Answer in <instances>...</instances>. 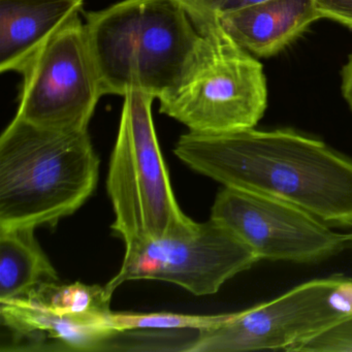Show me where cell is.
Here are the masks:
<instances>
[{
  "label": "cell",
  "instance_id": "cell-1",
  "mask_svg": "<svg viewBox=\"0 0 352 352\" xmlns=\"http://www.w3.org/2000/svg\"><path fill=\"white\" fill-rule=\"evenodd\" d=\"M224 187L294 204L329 226L352 228V160L292 129L189 131L174 149Z\"/></svg>",
  "mask_w": 352,
  "mask_h": 352
},
{
  "label": "cell",
  "instance_id": "cell-2",
  "mask_svg": "<svg viewBox=\"0 0 352 352\" xmlns=\"http://www.w3.org/2000/svg\"><path fill=\"white\" fill-rule=\"evenodd\" d=\"M87 131L38 126L15 116L0 137V228L56 226L98 185Z\"/></svg>",
  "mask_w": 352,
  "mask_h": 352
},
{
  "label": "cell",
  "instance_id": "cell-3",
  "mask_svg": "<svg viewBox=\"0 0 352 352\" xmlns=\"http://www.w3.org/2000/svg\"><path fill=\"white\" fill-rule=\"evenodd\" d=\"M102 94L160 100L188 69L201 32L178 0H122L85 15Z\"/></svg>",
  "mask_w": 352,
  "mask_h": 352
},
{
  "label": "cell",
  "instance_id": "cell-4",
  "mask_svg": "<svg viewBox=\"0 0 352 352\" xmlns=\"http://www.w3.org/2000/svg\"><path fill=\"white\" fill-rule=\"evenodd\" d=\"M123 98L107 178L115 214L112 230L125 246L190 234L199 223L183 213L170 185L152 118L155 98L140 90Z\"/></svg>",
  "mask_w": 352,
  "mask_h": 352
},
{
  "label": "cell",
  "instance_id": "cell-5",
  "mask_svg": "<svg viewBox=\"0 0 352 352\" xmlns=\"http://www.w3.org/2000/svg\"><path fill=\"white\" fill-rule=\"evenodd\" d=\"M199 30L197 52L178 85L160 98V113L193 133L254 129L267 106L263 65L222 30L217 18Z\"/></svg>",
  "mask_w": 352,
  "mask_h": 352
},
{
  "label": "cell",
  "instance_id": "cell-6",
  "mask_svg": "<svg viewBox=\"0 0 352 352\" xmlns=\"http://www.w3.org/2000/svg\"><path fill=\"white\" fill-rule=\"evenodd\" d=\"M352 314V279L343 276L311 280L269 302L241 312L220 314L199 331L185 351L285 350Z\"/></svg>",
  "mask_w": 352,
  "mask_h": 352
},
{
  "label": "cell",
  "instance_id": "cell-7",
  "mask_svg": "<svg viewBox=\"0 0 352 352\" xmlns=\"http://www.w3.org/2000/svg\"><path fill=\"white\" fill-rule=\"evenodd\" d=\"M20 74L16 117L47 129L87 131L104 94L79 16L55 32Z\"/></svg>",
  "mask_w": 352,
  "mask_h": 352
},
{
  "label": "cell",
  "instance_id": "cell-8",
  "mask_svg": "<svg viewBox=\"0 0 352 352\" xmlns=\"http://www.w3.org/2000/svg\"><path fill=\"white\" fill-rule=\"evenodd\" d=\"M259 261L230 228L210 218L187 236L150 239L125 246L120 270L106 289L113 296L129 280H160L195 296H209Z\"/></svg>",
  "mask_w": 352,
  "mask_h": 352
},
{
  "label": "cell",
  "instance_id": "cell-9",
  "mask_svg": "<svg viewBox=\"0 0 352 352\" xmlns=\"http://www.w3.org/2000/svg\"><path fill=\"white\" fill-rule=\"evenodd\" d=\"M211 218L230 228L261 261L317 263L350 244L346 234L294 204L230 187L218 193Z\"/></svg>",
  "mask_w": 352,
  "mask_h": 352
},
{
  "label": "cell",
  "instance_id": "cell-10",
  "mask_svg": "<svg viewBox=\"0 0 352 352\" xmlns=\"http://www.w3.org/2000/svg\"><path fill=\"white\" fill-rule=\"evenodd\" d=\"M0 315L13 336L12 344L21 345L19 350H44L43 345L52 340L56 350L98 351L108 349L107 344L118 335L111 324L112 314L106 318L65 314L32 294L0 300Z\"/></svg>",
  "mask_w": 352,
  "mask_h": 352
},
{
  "label": "cell",
  "instance_id": "cell-11",
  "mask_svg": "<svg viewBox=\"0 0 352 352\" xmlns=\"http://www.w3.org/2000/svg\"><path fill=\"white\" fill-rule=\"evenodd\" d=\"M216 18L236 44L259 57L281 52L321 19L316 0H263L222 12Z\"/></svg>",
  "mask_w": 352,
  "mask_h": 352
},
{
  "label": "cell",
  "instance_id": "cell-12",
  "mask_svg": "<svg viewBox=\"0 0 352 352\" xmlns=\"http://www.w3.org/2000/svg\"><path fill=\"white\" fill-rule=\"evenodd\" d=\"M84 0H0V71L20 72Z\"/></svg>",
  "mask_w": 352,
  "mask_h": 352
},
{
  "label": "cell",
  "instance_id": "cell-13",
  "mask_svg": "<svg viewBox=\"0 0 352 352\" xmlns=\"http://www.w3.org/2000/svg\"><path fill=\"white\" fill-rule=\"evenodd\" d=\"M34 230L0 228V300L21 298L42 284L59 282Z\"/></svg>",
  "mask_w": 352,
  "mask_h": 352
},
{
  "label": "cell",
  "instance_id": "cell-14",
  "mask_svg": "<svg viewBox=\"0 0 352 352\" xmlns=\"http://www.w3.org/2000/svg\"><path fill=\"white\" fill-rule=\"evenodd\" d=\"M219 315H186L176 313H112L111 324L117 333L133 329H201L215 324Z\"/></svg>",
  "mask_w": 352,
  "mask_h": 352
},
{
  "label": "cell",
  "instance_id": "cell-15",
  "mask_svg": "<svg viewBox=\"0 0 352 352\" xmlns=\"http://www.w3.org/2000/svg\"><path fill=\"white\" fill-rule=\"evenodd\" d=\"M352 352V314L302 341L292 352Z\"/></svg>",
  "mask_w": 352,
  "mask_h": 352
},
{
  "label": "cell",
  "instance_id": "cell-16",
  "mask_svg": "<svg viewBox=\"0 0 352 352\" xmlns=\"http://www.w3.org/2000/svg\"><path fill=\"white\" fill-rule=\"evenodd\" d=\"M321 19L331 20L352 30V0H316Z\"/></svg>",
  "mask_w": 352,
  "mask_h": 352
},
{
  "label": "cell",
  "instance_id": "cell-17",
  "mask_svg": "<svg viewBox=\"0 0 352 352\" xmlns=\"http://www.w3.org/2000/svg\"><path fill=\"white\" fill-rule=\"evenodd\" d=\"M179 3L188 12L193 23L197 28L213 21L211 18V8L215 0H178Z\"/></svg>",
  "mask_w": 352,
  "mask_h": 352
},
{
  "label": "cell",
  "instance_id": "cell-18",
  "mask_svg": "<svg viewBox=\"0 0 352 352\" xmlns=\"http://www.w3.org/2000/svg\"><path fill=\"white\" fill-rule=\"evenodd\" d=\"M263 0H215L211 8V18L216 19V16L228 10L238 9L261 3Z\"/></svg>",
  "mask_w": 352,
  "mask_h": 352
},
{
  "label": "cell",
  "instance_id": "cell-19",
  "mask_svg": "<svg viewBox=\"0 0 352 352\" xmlns=\"http://www.w3.org/2000/svg\"><path fill=\"white\" fill-rule=\"evenodd\" d=\"M342 94L352 111V54L342 71Z\"/></svg>",
  "mask_w": 352,
  "mask_h": 352
},
{
  "label": "cell",
  "instance_id": "cell-20",
  "mask_svg": "<svg viewBox=\"0 0 352 352\" xmlns=\"http://www.w3.org/2000/svg\"><path fill=\"white\" fill-rule=\"evenodd\" d=\"M346 236H347V240L349 241L350 244H352V232L351 234H346Z\"/></svg>",
  "mask_w": 352,
  "mask_h": 352
}]
</instances>
